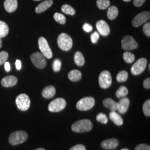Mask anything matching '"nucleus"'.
Listing matches in <instances>:
<instances>
[{
	"mask_svg": "<svg viewBox=\"0 0 150 150\" xmlns=\"http://www.w3.org/2000/svg\"><path fill=\"white\" fill-rule=\"evenodd\" d=\"M93 127V124L88 119L79 120L71 126V129L75 132L82 133L90 131Z\"/></svg>",
	"mask_w": 150,
	"mask_h": 150,
	"instance_id": "nucleus-1",
	"label": "nucleus"
},
{
	"mask_svg": "<svg viewBox=\"0 0 150 150\" xmlns=\"http://www.w3.org/2000/svg\"><path fill=\"white\" fill-rule=\"evenodd\" d=\"M57 43L62 50L67 51L70 50L73 46V41L69 35L62 33L58 36Z\"/></svg>",
	"mask_w": 150,
	"mask_h": 150,
	"instance_id": "nucleus-2",
	"label": "nucleus"
},
{
	"mask_svg": "<svg viewBox=\"0 0 150 150\" xmlns=\"http://www.w3.org/2000/svg\"><path fill=\"white\" fill-rule=\"evenodd\" d=\"M28 138L27 132L24 131H17L12 132L8 139L12 145H17L25 142Z\"/></svg>",
	"mask_w": 150,
	"mask_h": 150,
	"instance_id": "nucleus-3",
	"label": "nucleus"
},
{
	"mask_svg": "<svg viewBox=\"0 0 150 150\" xmlns=\"http://www.w3.org/2000/svg\"><path fill=\"white\" fill-rule=\"evenodd\" d=\"M95 104V100L92 97H85L79 100L77 104L76 107L80 111H88L93 108Z\"/></svg>",
	"mask_w": 150,
	"mask_h": 150,
	"instance_id": "nucleus-4",
	"label": "nucleus"
},
{
	"mask_svg": "<svg viewBox=\"0 0 150 150\" xmlns=\"http://www.w3.org/2000/svg\"><path fill=\"white\" fill-rule=\"evenodd\" d=\"M16 104L17 108L22 111H27L31 105V101L26 94L22 93L16 97Z\"/></svg>",
	"mask_w": 150,
	"mask_h": 150,
	"instance_id": "nucleus-5",
	"label": "nucleus"
},
{
	"mask_svg": "<svg viewBox=\"0 0 150 150\" xmlns=\"http://www.w3.org/2000/svg\"><path fill=\"white\" fill-rule=\"evenodd\" d=\"M66 106V101L62 98H57L50 103L48 110L52 112H60L64 109Z\"/></svg>",
	"mask_w": 150,
	"mask_h": 150,
	"instance_id": "nucleus-6",
	"label": "nucleus"
},
{
	"mask_svg": "<svg viewBox=\"0 0 150 150\" xmlns=\"http://www.w3.org/2000/svg\"><path fill=\"white\" fill-rule=\"evenodd\" d=\"M38 46L41 54L48 59H50L52 57L53 54L52 50L49 46L48 42L45 38L40 37L38 39Z\"/></svg>",
	"mask_w": 150,
	"mask_h": 150,
	"instance_id": "nucleus-7",
	"label": "nucleus"
},
{
	"mask_svg": "<svg viewBox=\"0 0 150 150\" xmlns=\"http://www.w3.org/2000/svg\"><path fill=\"white\" fill-rule=\"evenodd\" d=\"M99 85L102 88L106 89L112 84V77L110 72L107 70H104L100 74L98 77Z\"/></svg>",
	"mask_w": 150,
	"mask_h": 150,
	"instance_id": "nucleus-8",
	"label": "nucleus"
},
{
	"mask_svg": "<svg viewBox=\"0 0 150 150\" xmlns=\"http://www.w3.org/2000/svg\"><path fill=\"white\" fill-rule=\"evenodd\" d=\"M30 59L33 64L38 69H42L46 66L47 62L45 57L39 52H36L31 54Z\"/></svg>",
	"mask_w": 150,
	"mask_h": 150,
	"instance_id": "nucleus-9",
	"label": "nucleus"
},
{
	"mask_svg": "<svg viewBox=\"0 0 150 150\" xmlns=\"http://www.w3.org/2000/svg\"><path fill=\"white\" fill-rule=\"evenodd\" d=\"M147 66V59L141 58L138 59L131 67V71L134 75H139L142 74Z\"/></svg>",
	"mask_w": 150,
	"mask_h": 150,
	"instance_id": "nucleus-10",
	"label": "nucleus"
},
{
	"mask_svg": "<svg viewBox=\"0 0 150 150\" xmlns=\"http://www.w3.org/2000/svg\"><path fill=\"white\" fill-rule=\"evenodd\" d=\"M121 46L123 50L129 51L137 48L139 45L131 36H125L121 41Z\"/></svg>",
	"mask_w": 150,
	"mask_h": 150,
	"instance_id": "nucleus-11",
	"label": "nucleus"
},
{
	"mask_svg": "<svg viewBox=\"0 0 150 150\" xmlns=\"http://www.w3.org/2000/svg\"><path fill=\"white\" fill-rule=\"evenodd\" d=\"M150 18V13L149 12H142L134 17L132 21V24L134 27H139L147 21Z\"/></svg>",
	"mask_w": 150,
	"mask_h": 150,
	"instance_id": "nucleus-12",
	"label": "nucleus"
},
{
	"mask_svg": "<svg viewBox=\"0 0 150 150\" xmlns=\"http://www.w3.org/2000/svg\"><path fill=\"white\" fill-rule=\"evenodd\" d=\"M96 28L99 33L103 36H106L110 32V28L106 22L100 20L96 23Z\"/></svg>",
	"mask_w": 150,
	"mask_h": 150,
	"instance_id": "nucleus-13",
	"label": "nucleus"
},
{
	"mask_svg": "<svg viewBox=\"0 0 150 150\" xmlns=\"http://www.w3.org/2000/svg\"><path fill=\"white\" fill-rule=\"evenodd\" d=\"M119 145V141L116 139H110L103 141L101 146L105 150H112L116 149Z\"/></svg>",
	"mask_w": 150,
	"mask_h": 150,
	"instance_id": "nucleus-14",
	"label": "nucleus"
},
{
	"mask_svg": "<svg viewBox=\"0 0 150 150\" xmlns=\"http://www.w3.org/2000/svg\"><path fill=\"white\" fill-rule=\"evenodd\" d=\"M17 79L14 76H8L3 78L1 80V85L5 87L15 86L17 83Z\"/></svg>",
	"mask_w": 150,
	"mask_h": 150,
	"instance_id": "nucleus-15",
	"label": "nucleus"
},
{
	"mask_svg": "<svg viewBox=\"0 0 150 150\" xmlns=\"http://www.w3.org/2000/svg\"><path fill=\"white\" fill-rule=\"evenodd\" d=\"M129 100L127 97H122L118 102V111L121 114H124L127 112L129 106Z\"/></svg>",
	"mask_w": 150,
	"mask_h": 150,
	"instance_id": "nucleus-16",
	"label": "nucleus"
},
{
	"mask_svg": "<svg viewBox=\"0 0 150 150\" xmlns=\"http://www.w3.org/2000/svg\"><path fill=\"white\" fill-rule=\"evenodd\" d=\"M18 6L17 0H5L4 2V7L6 11L12 13L16 11Z\"/></svg>",
	"mask_w": 150,
	"mask_h": 150,
	"instance_id": "nucleus-17",
	"label": "nucleus"
},
{
	"mask_svg": "<svg viewBox=\"0 0 150 150\" xmlns=\"http://www.w3.org/2000/svg\"><path fill=\"white\" fill-rule=\"evenodd\" d=\"M103 105L107 108L111 110V111H116L118 110V103L115 101L111 98H107L103 101Z\"/></svg>",
	"mask_w": 150,
	"mask_h": 150,
	"instance_id": "nucleus-18",
	"label": "nucleus"
},
{
	"mask_svg": "<svg viewBox=\"0 0 150 150\" xmlns=\"http://www.w3.org/2000/svg\"><path fill=\"white\" fill-rule=\"evenodd\" d=\"M53 2H54L52 0H46L43 1L36 7L35 12L37 13H40L43 12L52 5Z\"/></svg>",
	"mask_w": 150,
	"mask_h": 150,
	"instance_id": "nucleus-19",
	"label": "nucleus"
},
{
	"mask_svg": "<svg viewBox=\"0 0 150 150\" xmlns=\"http://www.w3.org/2000/svg\"><path fill=\"white\" fill-rule=\"evenodd\" d=\"M56 88L53 86H48L43 88L42 91V96L45 98H51L54 96Z\"/></svg>",
	"mask_w": 150,
	"mask_h": 150,
	"instance_id": "nucleus-20",
	"label": "nucleus"
},
{
	"mask_svg": "<svg viewBox=\"0 0 150 150\" xmlns=\"http://www.w3.org/2000/svg\"><path fill=\"white\" fill-rule=\"evenodd\" d=\"M110 120L117 126H121L123 124V119L121 116L115 111H111L109 114Z\"/></svg>",
	"mask_w": 150,
	"mask_h": 150,
	"instance_id": "nucleus-21",
	"label": "nucleus"
},
{
	"mask_svg": "<svg viewBox=\"0 0 150 150\" xmlns=\"http://www.w3.org/2000/svg\"><path fill=\"white\" fill-rule=\"evenodd\" d=\"M68 77L72 82H77L81 79L82 74L79 70H72L69 72Z\"/></svg>",
	"mask_w": 150,
	"mask_h": 150,
	"instance_id": "nucleus-22",
	"label": "nucleus"
},
{
	"mask_svg": "<svg viewBox=\"0 0 150 150\" xmlns=\"http://www.w3.org/2000/svg\"><path fill=\"white\" fill-rule=\"evenodd\" d=\"M118 14V10L115 6H112L108 8L107 11V17L110 20H115Z\"/></svg>",
	"mask_w": 150,
	"mask_h": 150,
	"instance_id": "nucleus-23",
	"label": "nucleus"
},
{
	"mask_svg": "<svg viewBox=\"0 0 150 150\" xmlns=\"http://www.w3.org/2000/svg\"><path fill=\"white\" fill-rule=\"evenodd\" d=\"M75 64L79 66H82L85 63V59L83 54L81 52H76L74 56Z\"/></svg>",
	"mask_w": 150,
	"mask_h": 150,
	"instance_id": "nucleus-24",
	"label": "nucleus"
},
{
	"mask_svg": "<svg viewBox=\"0 0 150 150\" xmlns=\"http://www.w3.org/2000/svg\"><path fill=\"white\" fill-rule=\"evenodd\" d=\"M9 32L8 25L5 22L0 21V38L6 37Z\"/></svg>",
	"mask_w": 150,
	"mask_h": 150,
	"instance_id": "nucleus-25",
	"label": "nucleus"
},
{
	"mask_svg": "<svg viewBox=\"0 0 150 150\" xmlns=\"http://www.w3.org/2000/svg\"><path fill=\"white\" fill-rule=\"evenodd\" d=\"M129 77L128 72L126 71L122 70L120 71L116 76V80L118 82H124L126 81Z\"/></svg>",
	"mask_w": 150,
	"mask_h": 150,
	"instance_id": "nucleus-26",
	"label": "nucleus"
},
{
	"mask_svg": "<svg viewBox=\"0 0 150 150\" xmlns=\"http://www.w3.org/2000/svg\"><path fill=\"white\" fill-rule=\"evenodd\" d=\"M128 89L126 87L124 86H120L116 92V96L117 98L125 97L128 94Z\"/></svg>",
	"mask_w": 150,
	"mask_h": 150,
	"instance_id": "nucleus-27",
	"label": "nucleus"
},
{
	"mask_svg": "<svg viewBox=\"0 0 150 150\" xmlns=\"http://www.w3.org/2000/svg\"><path fill=\"white\" fill-rule=\"evenodd\" d=\"M61 10L65 14L69 15H75L76 11L75 9L69 5H64L61 7Z\"/></svg>",
	"mask_w": 150,
	"mask_h": 150,
	"instance_id": "nucleus-28",
	"label": "nucleus"
},
{
	"mask_svg": "<svg viewBox=\"0 0 150 150\" xmlns=\"http://www.w3.org/2000/svg\"><path fill=\"white\" fill-rule=\"evenodd\" d=\"M97 7L100 10H105L110 5V0H97Z\"/></svg>",
	"mask_w": 150,
	"mask_h": 150,
	"instance_id": "nucleus-29",
	"label": "nucleus"
},
{
	"mask_svg": "<svg viewBox=\"0 0 150 150\" xmlns=\"http://www.w3.org/2000/svg\"><path fill=\"white\" fill-rule=\"evenodd\" d=\"M123 58L124 61L126 63L131 64L133 62H134L135 56L132 53L129 52V51H126V52H124V54H123Z\"/></svg>",
	"mask_w": 150,
	"mask_h": 150,
	"instance_id": "nucleus-30",
	"label": "nucleus"
},
{
	"mask_svg": "<svg viewBox=\"0 0 150 150\" xmlns=\"http://www.w3.org/2000/svg\"><path fill=\"white\" fill-rule=\"evenodd\" d=\"M54 18L56 21L57 22L61 25H64L66 21V18L65 16L63 14L59 12H56L54 14Z\"/></svg>",
	"mask_w": 150,
	"mask_h": 150,
	"instance_id": "nucleus-31",
	"label": "nucleus"
},
{
	"mask_svg": "<svg viewBox=\"0 0 150 150\" xmlns=\"http://www.w3.org/2000/svg\"><path fill=\"white\" fill-rule=\"evenodd\" d=\"M143 112L146 116H150V100L149 99L145 101L142 106Z\"/></svg>",
	"mask_w": 150,
	"mask_h": 150,
	"instance_id": "nucleus-32",
	"label": "nucleus"
},
{
	"mask_svg": "<svg viewBox=\"0 0 150 150\" xmlns=\"http://www.w3.org/2000/svg\"><path fill=\"white\" fill-rule=\"evenodd\" d=\"M97 121L100 123L106 124L108 122L107 115L103 113H98L96 116Z\"/></svg>",
	"mask_w": 150,
	"mask_h": 150,
	"instance_id": "nucleus-33",
	"label": "nucleus"
},
{
	"mask_svg": "<svg viewBox=\"0 0 150 150\" xmlns=\"http://www.w3.org/2000/svg\"><path fill=\"white\" fill-rule=\"evenodd\" d=\"M62 62L59 59H54L52 64V69L54 72H59L61 70Z\"/></svg>",
	"mask_w": 150,
	"mask_h": 150,
	"instance_id": "nucleus-34",
	"label": "nucleus"
},
{
	"mask_svg": "<svg viewBox=\"0 0 150 150\" xmlns=\"http://www.w3.org/2000/svg\"><path fill=\"white\" fill-rule=\"evenodd\" d=\"M8 57V54L6 51L0 52V66L5 64Z\"/></svg>",
	"mask_w": 150,
	"mask_h": 150,
	"instance_id": "nucleus-35",
	"label": "nucleus"
},
{
	"mask_svg": "<svg viewBox=\"0 0 150 150\" xmlns=\"http://www.w3.org/2000/svg\"><path fill=\"white\" fill-rule=\"evenodd\" d=\"M143 31L144 32L145 35L148 36H150V23L147 22L145 23L143 27Z\"/></svg>",
	"mask_w": 150,
	"mask_h": 150,
	"instance_id": "nucleus-36",
	"label": "nucleus"
},
{
	"mask_svg": "<svg viewBox=\"0 0 150 150\" xmlns=\"http://www.w3.org/2000/svg\"><path fill=\"white\" fill-rule=\"evenodd\" d=\"M99 38H100V35L98 32L96 31L93 32L91 35V40L92 43H97Z\"/></svg>",
	"mask_w": 150,
	"mask_h": 150,
	"instance_id": "nucleus-37",
	"label": "nucleus"
},
{
	"mask_svg": "<svg viewBox=\"0 0 150 150\" xmlns=\"http://www.w3.org/2000/svg\"><path fill=\"white\" fill-rule=\"evenodd\" d=\"M135 150H150V145L147 144H139L135 147Z\"/></svg>",
	"mask_w": 150,
	"mask_h": 150,
	"instance_id": "nucleus-38",
	"label": "nucleus"
},
{
	"mask_svg": "<svg viewBox=\"0 0 150 150\" xmlns=\"http://www.w3.org/2000/svg\"><path fill=\"white\" fill-rule=\"evenodd\" d=\"M70 150H86V147L83 145L79 144L75 145L70 149Z\"/></svg>",
	"mask_w": 150,
	"mask_h": 150,
	"instance_id": "nucleus-39",
	"label": "nucleus"
},
{
	"mask_svg": "<svg viewBox=\"0 0 150 150\" xmlns=\"http://www.w3.org/2000/svg\"><path fill=\"white\" fill-rule=\"evenodd\" d=\"M146 0H134V5L137 7H139L144 5Z\"/></svg>",
	"mask_w": 150,
	"mask_h": 150,
	"instance_id": "nucleus-40",
	"label": "nucleus"
},
{
	"mask_svg": "<svg viewBox=\"0 0 150 150\" xmlns=\"http://www.w3.org/2000/svg\"><path fill=\"white\" fill-rule=\"evenodd\" d=\"M83 30L86 32H90L92 30V27L88 23H85L83 26Z\"/></svg>",
	"mask_w": 150,
	"mask_h": 150,
	"instance_id": "nucleus-41",
	"label": "nucleus"
},
{
	"mask_svg": "<svg viewBox=\"0 0 150 150\" xmlns=\"http://www.w3.org/2000/svg\"><path fill=\"white\" fill-rule=\"evenodd\" d=\"M143 86L146 89H150V79L147 78L146 79L144 82H143Z\"/></svg>",
	"mask_w": 150,
	"mask_h": 150,
	"instance_id": "nucleus-42",
	"label": "nucleus"
},
{
	"mask_svg": "<svg viewBox=\"0 0 150 150\" xmlns=\"http://www.w3.org/2000/svg\"><path fill=\"white\" fill-rule=\"evenodd\" d=\"M15 64H16V67L17 70H20L21 69V62L20 60L17 59L16 61V62H15Z\"/></svg>",
	"mask_w": 150,
	"mask_h": 150,
	"instance_id": "nucleus-43",
	"label": "nucleus"
},
{
	"mask_svg": "<svg viewBox=\"0 0 150 150\" xmlns=\"http://www.w3.org/2000/svg\"><path fill=\"white\" fill-rule=\"evenodd\" d=\"M5 69L7 72H8L10 71V64L8 62H6L5 63Z\"/></svg>",
	"mask_w": 150,
	"mask_h": 150,
	"instance_id": "nucleus-44",
	"label": "nucleus"
},
{
	"mask_svg": "<svg viewBox=\"0 0 150 150\" xmlns=\"http://www.w3.org/2000/svg\"><path fill=\"white\" fill-rule=\"evenodd\" d=\"M2 40H1V38H0V48H1V47H2Z\"/></svg>",
	"mask_w": 150,
	"mask_h": 150,
	"instance_id": "nucleus-45",
	"label": "nucleus"
},
{
	"mask_svg": "<svg viewBox=\"0 0 150 150\" xmlns=\"http://www.w3.org/2000/svg\"><path fill=\"white\" fill-rule=\"evenodd\" d=\"M34 150H46L45 149H44L43 148H39V149H35Z\"/></svg>",
	"mask_w": 150,
	"mask_h": 150,
	"instance_id": "nucleus-46",
	"label": "nucleus"
},
{
	"mask_svg": "<svg viewBox=\"0 0 150 150\" xmlns=\"http://www.w3.org/2000/svg\"><path fill=\"white\" fill-rule=\"evenodd\" d=\"M123 1H125V2H129V1H131V0H123Z\"/></svg>",
	"mask_w": 150,
	"mask_h": 150,
	"instance_id": "nucleus-47",
	"label": "nucleus"
},
{
	"mask_svg": "<svg viewBox=\"0 0 150 150\" xmlns=\"http://www.w3.org/2000/svg\"><path fill=\"white\" fill-rule=\"evenodd\" d=\"M121 150H129L128 149H122Z\"/></svg>",
	"mask_w": 150,
	"mask_h": 150,
	"instance_id": "nucleus-48",
	"label": "nucleus"
},
{
	"mask_svg": "<svg viewBox=\"0 0 150 150\" xmlns=\"http://www.w3.org/2000/svg\"><path fill=\"white\" fill-rule=\"evenodd\" d=\"M34 1H41V0H34Z\"/></svg>",
	"mask_w": 150,
	"mask_h": 150,
	"instance_id": "nucleus-49",
	"label": "nucleus"
}]
</instances>
